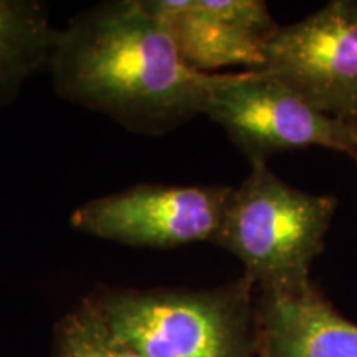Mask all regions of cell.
Returning a JSON list of instances; mask_svg holds the SVG:
<instances>
[{"label": "cell", "instance_id": "obj_1", "mask_svg": "<svg viewBox=\"0 0 357 357\" xmlns=\"http://www.w3.org/2000/svg\"><path fill=\"white\" fill-rule=\"evenodd\" d=\"M47 73L63 100L154 137L204 114L212 83L182 60L144 0H108L71 17Z\"/></svg>", "mask_w": 357, "mask_h": 357}, {"label": "cell", "instance_id": "obj_2", "mask_svg": "<svg viewBox=\"0 0 357 357\" xmlns=\"http://www.w3.org/2000/svg\"><path fill=\"white\" fill-rule=\"evenodd\" d=\"M248 276L213 289L102 288L89 301L142 357H260Z\"/></svg>", "mask_w": 357, "mask_h": 357}, {"label": "cell", "instance_id": "obj_3", "mask_svg": "<svg viewBox=\"0 0 357 357\" xmlns=\"http://www.w3.org/2000/svg\"><path fill=\"white\" fill-rule=\"evenodd\" d=\"M337 200L287 184L266 164H253L231 189L215 243L242 261L261 293L310 287Z\"/></svg>", "mask_w": 357, "mask_h": 357}, {"label": "cell", "instance_id": "obj_4", "mask_svg": "<svg viewBox=\"0 0 357 357\" xmlns=\"http://www.w3.org/2000/svg\"><path fill=\"white\" fill-rule=\"evenodd\" d=\"M205 116L253 164L303 147H324L357 160L354 124L333 118L265 71L213 73Z\"/></svg>", "mask_w": 357, "mask_h": 357}, {"label": "cell", "instance_id": "obj_5", "mask_svg": "<svg viewBox=\"0 0 357 357\" xmlns=\"http://www.w3.org/2000/svg\"><path fill=\"white\" fill-rule=\"evenodd\" d=\"M231 189L137 184L82 204L70 223L82 234L128 247L167 250L215 243Z\"/></svg>", "mask_w": 357, "mask_h": 357}, {"label": "cell", "instance_id": "obj_6", "mask_svg": "<svg viewBox=\"0 0 357 357\" xmlns=\"http://www.w3.org/2000/svg\"><path fill=\"white\" fill-rule=\"evenodd\" d=\"M261 71L333 118L357 121V2L333 0L266 43Z\"/></svg>", "mask_w": 357, "mask_h": 357}, {"label": "cell", "instance_id": "obj_7", "mask_svg": "<svg viewBox=\"0 0 357 357\" xmlns=\"http://www.w3.org/2000/svg\"><path fill=\"white\" fill-rule=\"evenodd\" d=\"M164 20L182 60L199 73L263 70L278 24L261 0H144Z\"/></svg>", "mask_w": 357, "mask_h": 357}, {"label": "cell", "instance_id": "obj_8", "mask_svg": "<svg viewBox=\"0 0 357 357\" xmlns=\"http://www.w3.org/2000/svg\"><path fill=\"white\" fill-rule=\"evenodd\" d=\"M260 357H357V326L310 287L261 293L257 306Z\"/></svg>", "mask_w": 357, "mask_h": 357}, {"label": "cell", "instance_id": "obj_9", "mask_svg": "<svg viewBox=\"0 0 357 357\" xmlns=\"http://www.w3.org/2000/svg\"><path fill=\"white\" fill-rule=\"evenodd\" d=\"M58 29L40 0H0V105H8L35 75L47 71Z\"/></svg>", "mask_w": 357, "mask_h": 357}, {"label": "cell", "instance_id": "obj_10", "mask_svg": "<svg viewBox=\"0 0 357 357\" xmlns=\"http://www.w3.org/2000/svg\"><path fill=\"white\" fill-rule=\"evenodd\" d=\"M52 357H142L109 328L89 298L55 324Z\"/></svg>", "mask_w": 357, "mask_h": 357}, {"label": "cell", "instance_id": "obj_11", "mask_svg": "<svg viewBox=\"0 0 357 357\" xmlns=\"http://www.w3.org/2000/svg\"><path fill=\"white\" fill-rule=\"evenodd\" d=\"M354 126H356V129H357V121H356V123H354ZM356 162H357V160H356Z\"/></svg>", "mask_w": 357, "mask_h": 357}]
</instances>
